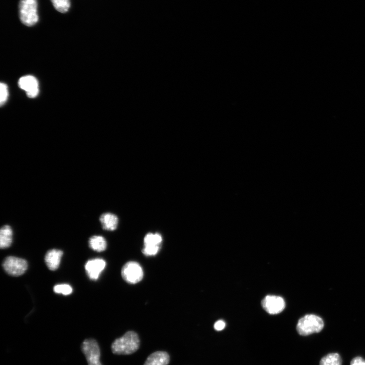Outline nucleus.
Wrapping results in <instances>:
<instances>
[{"mask_svg": "<svg viewBox=\"0 0 365 365\" xmlns=\"http://www.w3.org/2000/svg\"><path fill=\"white\" fill-rule=\"evenodd\" d=\"M139 345L138 335L133 331H128L113 342L111 349L115 354L128 355L136 351Z\"/></svg>", "mask_w": 365, "mask_h": 365, "instance_id": "1", "label": "nucleus"}, {"mask_svg": "<svg viewBox=\"0 0 365 365\" xmlns=\"http://www.w3.org/2000/svg\"><path fill=\"white\" fill-rule=\"evenodd\" d=\"M323 326L324 322L321 318L314 314H307L299 320L296 328L300 335L308 336L320 332Z\"/></svg>", "mask_w": 365, "mask_h": 365, "instance_id": "2", "label": "nucleus"}, {"mask_svg": "<svg viewBox=\"0 0 365 365\" xmlns=\"http://www.w3.org/2000/svg\"><path fill=\"white\" fill-rule=\"evenodd\" d=\"M36 0H20L19 4V17L21 22L27 26L35 24L39 20Z\"/></svg>", "mask_w": 365, "mask_h": 365, "instance_id": "3", "label": "nucleus"}, {"mask_svg": "<svg viewBox=\"0 0 365 365\" xmlns=\"http://www.w3.org/2000/svg\"><path fill=\"white\" fill-rule=\"evenodd\" d=\"M88 365H102L100 361V351L97 342L93 339L85 340L81 345Z\"/></svg>", "mask_w": 365, "mask_h": 365, "instance_id": "4", "label": "nucleus"}, {"mask_svg": "<svg viewBox=\"0 0 365 365\" xmlns=\"http://www.w3.org/2000/svg\"><path fill=\"white\" fill-rule=\"evenodd\" d=\"M122 278L127 282L135 284L141 281L143 272L141 266L137 262L130 261L126 263L121 270Z\"/></svg>", "mask_w": 365, "mask_h": 365, "instance_id": "5", "label": "nucleus"}, {"mask_svg": "<svg viewBox=\"0 0 365 365\" xmlns=\"http://www.w3.org/2000/svg\"><path fill=\"white\" fill-rule=\"evenodd\" d=\"M5 271L9 275L18 276L22 275L27 270V261L21 258L13 256L7 257L3 263Z\"/></svg>", "mask_w": 365, "mask_h": 365, "instance_id": "6", "label": "nucleus"}, {"mask_svg": "<svg viewBox=\"0 0 365 365\" xmlns=\"http://www.w3.org/2000/svg\"><path fill=\"white\" fill-rule=\"evenodd\" d=\"M263 309L270 314H276L282 312L285 308L284 299L279 296L268 295L262 301Z\"/></svg>", "mask_w": 365, "mask_h": 365, "instance_id": "7", "label": "nucleus"}, {"mask_svg": "<svg viewBox=\"0 0 365 365\" xmlns=\"http://www.w3.org/2000/svg\"><path fill=\"white\" fill-rule=\"evenodd\" d=\"M19 87L24 90L29 98H34L39 93V82L33 76L26 75L21 77L18 80Z\"/></svg>", "mask_w": 365, "mask_h": 365, "instance_id": "8", "label": "nucleus"}, {"mask_svg": "<svg viewBox=\"0 0 365 365\" xmlns=\"http://www.w3.org/2000/svg\"><path fill=\"white\" fill-rule=\"evenodd\" d=\"M106 266L105 261L100 258L88 260L85 264V269L89 278L93 280H97Z\"/></svg>", "mask_w": 365, "mask_h": 365, "instance_id": "9", "label": "nucleus"}, {"mask_svg": "<svg viewBox=\"0 0 365 365\" xmlns=\"http://www.w3.org/2000/svg\"><path fill=\"white\" fill-rule=\"evenodd\" d=\"M63 251L57 249L48 250L45 257V262L47 267L52 271L58 269L60 264Z\"/></svg>", "mask_w": 365, "mask_h": 365, "instance_id": "10", "label": "nucleus"}, {"mask_svg": "<svg viewBox=\"0 0 365 365\" xmlns=\"http://www.w3.org/2000/svg\"><path fill=\"white\" fill-rule=\"evenodd\" d=\"M169 360V355L166 352L158 351L150 354L143 365H167Z\"/></svg>", "mask_w": 365, "mask_h": 365, "instance_id": "11", "label": "nucleus"}, {"mask_svg": "<svg viewBox=\"0 0 365 365\" xmlns=\"http://www.w3.org/2000/svg\"><path fill=\"white\" fill-rule=\"evenodd\" d=\"M102 228L107 231L115 230L118 225V217L114 213L106 212L102 213L99 217Z\"/></svg>", "mask_w": 365, "mask_h": 365, "instance_id": "12", "label": "nucleus"}, {"mask_svg": "<svg viewBox=\"0 0 365 365\" xmlns=\"http://www.w3.org/2000/svg\"><path fill=\"white\" fill-rule=\"evenodd\" d=\"M13 231L9 225L3 226L0 230V247L2 249L9 247L12 242Z\"/></svg>", "mask_w": 365, "mask_h": 365, "instance_id": "13", "label": "nucleus"}, {"mask_svg": "<svg viewBox=\"0 0 365 365\" xmlns=\"http://www.w3.org/2000/svg\"><path fill=\"white\" fill-rule=\"evenodd\" d=\"M106 241L105 238L99 235H94L90 238L89 246L93 250L98 252L103 251L106 248Z\"/></svg>", "mask_w": 365, "mask_h": 365, "instance_id": "14", "label": "nucleus"}, {"mask_svg": "<svg viewBox=\"0 0 365 365\" xmlns=\"http://www.w3.org/2000/svg\"><path fill=\"white\" fill-rule=\"evenodd\" d=\"M162 237L159 233H148L143 239L144 246L160 247Z\"/></svg>", "mask_w": 365, "mask_h": 365, "instance_id": "15", "label": "nucleus"}, {"mask_svg": "<svg viewBox=\"0 0 365 365\" xmlns=\"http://www.w3.org/2000/svg\"><path fill=\"white\" fill-rule=\"evenodd\" d=\"M340 356L337 353L328 354L321 358L319 365H341Z\"/></svg>", "mask_w": 365, "mask_h": 365, "instance_id": "16", "label": "nucleus"}, {"mask_svg": "<svg viewBox=\"0 0 365 365\" xmlns=\"http://www.w3.org/2000/svg\"><path fill=\"white\" fill-rule=\"evenodd\" d=\"M56 10L61 13H66L70 7L69 0H51Z\"/></svg>", "mask_w": 365, "mask_h": 365, "instance_id": "17", "label": "nucleus"}, {"mask_svg": "<svg viewBox=\"0 0 365 365\" xmlns=\"http://www.w3.org/2000/svg\"><path fill=\"white\" fill-rule=\"evenodd\" d=\"M55 293L61 294L63 295H69L72 292L71 286L67 284H59L55 285L53 287Z\"/></svg>", "mask_w": 365, "mask_h": 365, "instance_id": "18", "label": "nucleus"}, {"mask_svg": "<svg viewBox=\"0 0 365 365\" xmlns=\"http://www.w3.org/2000/svg\"><path fill=\"white\" fill-rule=\"evenodd\" d=\"M0 87H1L0 102H1V106H2L7 101L8 96H9V92H8V86L5 83H1Z\"/></svg>", "mask_w": 365, "mask_h": 365, "instance_id": "19", "label": "nucleus"}, {"mask_svg": "<svg viewBox=\"0 0 365 365\" xmlns=\"http://www.w3.org/2000/svg\"><path fill=\"white\" fill-rule=\"evenodd\" d=\"M160 248V247L144 246L142 249V252L147 256H155L158 253Z\"/></svg>", "mask_w": 365, "mask_h": 365, "instance_id": "20", "label": "nucleus"}, {"mask_svg": "<svg viewBox=\"0 0 365 365\" xmlns=\"http://www.w3.org/2000/svg\"><path fill=\"white\" fill-rule=\"evenodd\" d=\"M350 365H365V360L361 357H356L352 359Z\"/></svg>", "mask_w": 365, "mask_h": 365, "instance_id": "21", "label": "nucleus"}, {"mask_svg": "<svg viewBox=\"0 0 365 365\" xmlns=\"http://www.w3.org/2000/svg\"><path fill=\"white\" fill-rule=\"evenodd\" d=\"M226 326L225 322L222 320H217L214 324V328L217 331L223 330Z\"/></svg>", "mask_w": 365, "mask_h": 365, "instance_id": "22", "label": "nucleus"}]
</instances>
